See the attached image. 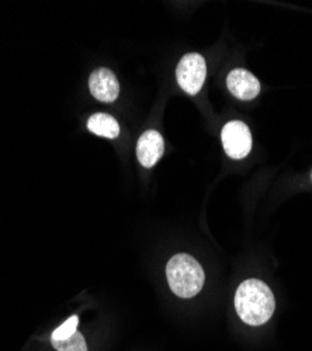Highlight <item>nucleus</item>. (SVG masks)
<instances>
[{"instance_id": "nucleus-1", "label": "nucleus", "mask_w": 312, "mask_h": 351, "mask_svg": "<svg viewBox=\"0 0 312 351\" xmlns=\"http://www.w3.org/2000/svg\"><path fill=\"white\" fill-rule=\"evenodd\" d=\"M234 304L238 316L249 326L265 325L276 309L272 289L256 278H249L238 287Z\"/></svg>"}, {"instance_id": "nucleus-2", "label": "nucleus", "mask_w": 312, "mask_h": 351, "mask_svg": "<svg viewBox=\"0 0 312 351\" xmlns=\"http://www.w3.org/2000/svg\"><path fill=\"white\" fill-rule=\"evenodd\" d=\"M170 289L180 298H193L202 291L206 280L200 263L186 253L175 254L166 266Z\"/></svg>"}, {"instance_id": "nucleus-3", "label": "nucleus", "mask_w": 312, "mask_h": 351, "mask_svg": "<svg viewBox=\"0 0 312 351\" xmlns=\"http://www.w3.org/2000/svg\"><path fill=\"white\" fill-rule=\"evenodd\" d=\"M207 76V65L204 58L200 53H187L184 55L176 69L178 83L182 89L194 96L202 90Z\"/></svg>"}, {"instance_id": "nucleus-4", "label": "nucleus", "mask_w": 312, "mask_h": 351, "mask_svg": "<svg viewBox=\"0 0 312 351\" xmlns=\"http://www.w3.org/2000/svg\"><path fill=\"white\" fill-rule=\"evenodd\" d=\"M224 151L232 159H243L252 149V134L242 121H230L221 132Z\"/></svg>"}, {"instance_id": "nucleus-5", "label": "nucleus", "mask_w": 312, "mask_h": 351, "mask_svg": "<svg viewBox=\"0 0 312 351\" xmlns=\"http://www.w3.org/2000/svg\"><path fill=\"white\" fill-rule=\"evenodd\" d=\"M89 89L95 99L103 103H111L119 97L120 83L110 69L100 68L89 79Z\"/></svg>"}, {"instance_id": "nucleus-6", "label": "nucleus", "mask_w": 312, "mask_h": 351, "mask_svg": "<svg viewBox=\"0 0 312 351\" xmlns=\"http://www.w3.org/2000/svg\"><path fill=\"white\" fill-rule=\"evenodd\" d=\"M228 90L239 100H253L261 93V83L246 69H234L226 77Z\"/></svg>"}, {"instance_id": "nucleus-7", "label": "nucleus", "mask_w": 312, "mask_h": 351, "mask_svg": "<svg viewBox=\"0 0 312 351\" xmlns=\"http://www.w3.org/2000/svg\"><path fill=\"white\" fill-rule=\"evenodd\" d=\"M165 152V142L162 135L155 131L149 130L141 135L138 145H136V156L139 163L144 167L155 166Z\"/></svg>"}, {"instance_id": "nucleus-8", "label": "nucleus", "mask_w": 312, "mask_h": 351, "mask_svg": "<svg viewBox=\"0 0 312 351\" xmlns=\"http://www.w3.org/2000/svg\"><path fill=\"white\" fill-rule=\"evenodd\" d=\"M88 128L91 132L108 139H115L120 134V125L115 117L103 114V112H99L91 117L88 121Z\"/></svg>"}, {"instance_id": "nucleus-9", "label": "nucleus", "mask_w": 312, "mask_h": 351, "mask_svg": "<svg viewBox=\"0 0 312 351\" xmlns=\"http://www.w3.org/2000/svg\"><path fill=\"white\" fill-rule=\"evenodd\" d=\"M51 343L58 351H88L86 341L79 332L67 340H51Z\"/></svg>"}, {"instance_id": "nucleus-10", "label": "nucleus", "mask_w": 312, "mask_h": 351, "mask_svg": "<svg viewBox=\"0 0 312 351\" xmlns=\"http://www.w3.org/2000/svg\"><path fill=\"white\" fill-rule=\"evenodd\" d=\"M77 325H79V317L71 316L65 324H62L58 329H55V332L51 336V340H67L72 337L76 333Z\"/></svg>"}, {"instance_id": "nucleus-11", "label": "nucleus", "mask_w": 312, "mask_h": 351, "mask_svg": "<svg viewBox=\"0 0 312 351\" xmlns=\"http://www.w3.org/2000/svg\"><path fill=\"white\" fill-rule=\"evenodd\" d=\"M311 180H312V171H311Z\"/></svg>"}]
</instances>
